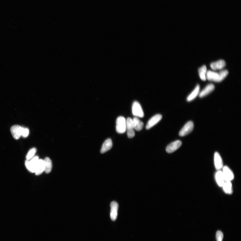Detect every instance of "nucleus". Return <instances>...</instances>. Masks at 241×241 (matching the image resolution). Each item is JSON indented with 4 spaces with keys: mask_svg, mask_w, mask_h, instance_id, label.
Returning a JSON list of instances; mask_svg holds the SVG:
<instances>
[{
    "mask_svg": "<svg viewBox=\"0 0 241 241\" xmlns=\"http://www.w3.org/2000/svg\"><path fill=\"white\" fill-rule=\"evenodd\" d=\"M116 130L117 133L123 134L126 130V120L123 117L120 116L116 121Z\"/></svg>",
    "mask_w": 241,
    "mask_h": 241,
    "instance_id": "f257e3e1",
    "label": "nucleus"
},
{
    "mask_svg": "<svg viewBox=\"0 0 241 241\" xmlns=\"http://www.w3.org/2000/svg\"><path fill=\"white\" fill-rule=\"evenodd\" d=\"M39 160V157L37 156L33 157L30 160H26L25 162L26 169L30 172L35 173Z\"/></svg>",
    "mask_w": 241,
    "mask_h": 241,
    "instance_id": "f03ea898",
    "label": "nucleus"
},
{
    "mask_svg": "<svg viewBox=\"0 0 241 241\" xmlns=\"http://www.w3.org/2000/svg\"><path fill=\"white\" fill-rule=\"evenodd\" d=\"M132 112L133 115L136 117L143 118L144 116L141 106L138 102H134L132 107Z\"/></svg>",
    "mask_w": 241,
    "mask_h": 241,
    "instance_id": "7ed1b4c3",
    "label": "nucleus"
},
{
    "mask_svg": "<svg viewBox=\"0 0 241 241\" xmlns=\"http://www.w3.org/2000/svg\"><path fill=\"white\" fill-rule=\"evenodd\" d=\"M134 129L133 126L132 119L128 118L126 120V130L127 135L129 138H133L135 135Z\"/></svg>",
    "mask_w": 241,
    "mask_h": 241,
    "instance_id": "20e7f679",
    "label": "nucleus"
},
{
    "mask_svg": "<svg viewBox=\"0 0 241 241\" xmlns=\"http://www.w3.org/2000/svg\"><path fill=\"white\" fill-rule=\"evenodd\" d=\"M194 128V123L192 121L187 122L180 130L179 132L180 136H186L191 132Z\"/></svg>",
    "mask_w": 241,
    "mask_h": 241,
    "instance_id": "39448f33",
    "label": "nucleus"
},
{
    "mask_svg": "<svg viewBox=\"0 0 241 241\" xmlns=\"http://www.w3.org/2000/svg\"><path fill=\"white\" fill-rule=\"evenodd\" d=\"M222 172L225 181L231 182L234 179V175L232 171L227 166L223 167Z\"/></svg>",
    "mask_w": 241,
    "mask_h": 241,
    "instance_id": "423d86ee",
    "label": "nucleus"
},
{
    "mask_svg": "<svg viewBox=\"0 0 241 241\" xmlns=\"http://www.w3.org/2000/svg\"><path fill=\"white\" fill-rule=\"evenodd\" d=\"M182 142L180 141L176 140L169 144L166 147V152L169 153H172L176 151L182 145Z\"/></svg>",
    "mask_w": 241,
    "mask_h": 241,
    "instance_id": "0eeeda50",
    "label": "nucleus"
},
{
    "mask_svg": "<svg viewBox=\"0 0 241 241\" xmlns=\"http://www.w3.org/2000/svg\"><path fill=\"white\" fill-rule=\"evenodd\" d=\"M162 116L160 114H157L152 117L147 122L146 128L148 130L159 123L162 119Z\"/></svg>",
    "mask_w": 241,
    "mask_h": 241,
    "instance_id": "6e6552de",
    "label": "nucleus"
},
{
    "mask_svg": "<svg viewBox=\"0 0 241 241\" xmlns=\"http://www.w3.org/2000/svg\"><path fill=\"white\" fill-rule=\"evenodd\" d=\"M110 217L112 220L115 221L116 220L118 215V204L115 201H113L110 204Z\"/></svg>",
    "mask_w": 241,
    "mask_h": 241,
    "instance_id": "1a4fd4ad",
    "label": "nucleus"
},
{
    "mask_svg": "<svg viewBox=\"0 0 241 241\" xmlns=\"http://www.w3.org/2000/svg\"><path fill=\"white\" fill-rule=\"evenodd\" d=\"M23 127L18 125H15L12 127L11 131L12 135L16 139H18L22 136Z\"/></svg>",
    "mask_w": 241,
    "mask_h": 241,
    "instance_id": "9d476101",
    "label": "nucleus"
},
{
    "mask_svg": "<svg viewBox=\"0 0 241 241\" xmlns=\"http://www.w3.org/2000/svg\"><path fill=\"white\" fill-rule=\"evenodd\" d=\"M214 163L215 169L217 170H221L223 167V162L222 157L218 152H215L214 155Z\"/></svg>",
    "mask_w": 241,
    "mask_h": 241,
    "instance_id": "9b49d317",
    "label": "nucleus"
},
{
    "mask_svg": "<svg viewBox=\"0 0 241 241\" xmlns=\"http://www.w3.org/2000/svg\"><path fill=\"white\" fill-rule=\"evenodd\" d=\"M206 79L211 81L216 82H221L219 73L209 70L206 73Z\"/></svg>",
    "mask_w": 241,
    "mask_h": 241,
    "instance_id": "f8f14e48",
    "label": "nucleus"
},
{
    "mask_svg": "<svg viewBox=\"0 0 241 241\" xmlns=\"http://www.w3.org/2000/svg\"><path fill=\"white\" fill-rule=\"evenodd\" d=\"M226 65L225 62L223 60H221L211 63L210 67L212 69L215 70L222 69Z\"/></svg>",
    "mask_w": 241,
    "mask_h": 241,
    "instance_id": "ddd939ff",
    "label": "nucleus"
},
{
    "mask_svg": "<svg viewBox=\"0 0 241 241\" xmlns=\"http://www.w3.org/2000/svg\"><path fill=\"white\" fill-rule=\"evenodd\" d=\"M215 177L218 185L220 187H222L225 182V180L222 170H217L215 174Z\"/></svg>",
    "mask_w": 241,
    "mask_h": 241,
    "instance_id": "4468645a",
    "label": "nucleus"
},
{
    "mask_svg": "<svg viewBox=\"0 0 241 241\" xmlns=\"http://www.w3.org/2000/svg\"><path fill=\"white\" fill-rule=\"evenodd\" d=\"M45 170V163L44 160L42 159L39 160L36 169V175L38 176L41 175Z\"/></svg>",
    "mask_w": 241,
    "mask_h": 241,
    "instance_id": "2eb2a0df",
    "label": "nucleus"
},
{
    "mask_svg": "<svg viewBox=\"0 0 241 241\" xmlns=\"http://www.w3.org/2000/svg\"><path fill=\"white\" fill-rule=\"evenodd\" d=\"M214 88H215V86L212 84H210L208 85L199 93L200 98H203V97L208 95L213 91Z\"/></svg>",
    "mask_w": 241,
    "mask_h": 241,
    "instance_id": "dca6fc26",
    "label": "nucleus"
},
{
    "mask_svg": "<svg viewBox=\"0 0 241 241\" xmlns=\"http://www.w3.org/2000/svg\"><path fill=\"white\" fill-rule=\"evenodd\" d=\"M113 146V143L111 139L109 138L107 139L103 144L100 153H105L108 151L112 148Z\"/></svg>",
    "mask_w": 241,
    "mask_h": 241,
    "instance_id": "f3484780",
    "label": "nucleus"
},
{
    "mask_svg": "<svg viewBox=\"0 0 241 241\" xmlns=\"http://www.w3.org/2000/svg\"><path fill=\"white\" fill-rule=\"evenodd\" d=\"M134 129L137 131H140L143 128V123L137 117H135L132 119Z\"/></svg>",
    "mask_w": 241,
    "mask_h": 241,
    "instance_id": "a211bd4d",
    "label": "nucleus"
},
{
    "mask_svg": "<svg viewBox=\"0 0 241 241\" xmlns=\"http://www.w3.org/2000/svg\"><path fill=\"white\" fill-rule=\"evenodd\" d=\"M222 187L224 192L226 194L230 195L232 193V184L231 182L225 181Z\"/></svg>",
    "mask_w": 241,
    "mask_h": 241,
    "instance_id": "6ab92c4d",
    "label": "nucleus"
},
{
    "mask_svg": "<svg viewBox=\"0 0 241 241\" xmlns=\"http://www.w3.org/2000/svg\"><path fill=\"white\" fill-rule=\"evenodd\" d=\"M45 163L44 172L46 173L51 172L52 169V164L51 160L49 157H46L44 160Z\"/></svg>",
    "mask_w": 241,
    "mask_h": 241,
    "instance_id": "aec40b11",
    "label": "nucleus"
},
{
    "mask_svg": "<svg viewBox=\"0 0 241 241\" xmlns=\"http://www.w3.org/2000/svg\"><path fill=\"white\" fill-rule=\"evenodd\" d=\"M200 91V86L199 85H197L196 88L194 89L191 93L187 97V101L190 102L195 99L198 95Z\"/></svg>",
    "mask_w": 241,
    "mask_h": 241,
    "instance_id": "412c9836",
    "label": "nucleus"
},
{
    "mask_svg": "<svg viewBox=\"0 0 241 241\" xmlns=\"http://www.w3.org/2000/svg\"><path fill=\"white\" fill-rule=\"evenodd\" d=\"M207 68L205 65H203L199 69V73L200 78L203 81L206 79Z\"/></svg>",
    "mask_w": 241,
    "mask_h": 241,
    "instance_id": "4be33fe9",
    "label": "nucleus"
},
{
    "mask_svg": "<svg viewBox=\"0 0 241 241\" xmlns=\"http://www.w3.org/2000/svg\"><path fill=\"white\" fill-rule=\"evenodd\" d=\"M36 152L37 149L35 148H33L30 149L26 156V160H30L32 159L34 156Z\"/></svg>",
    "mask_w": 241,
    "mask_h": 241,
    "instance_id": "5701e85b",
    "label": "nucleus"
},
{
    "mask_svg": "<svg viewBox=\"0 0 241 241\" xmlns=\"http://www.w3.org/2000/svg\"><path fill=\"white\" fill-rule=\"evenodd\" d=\"M219 73L220 76V80L221 82H222L226 78L228 75L229 72L227 70H222V71L219 72Z\"/></svg>",
    "mask_w": 241,
    "mask_h": 241,
    "instance_id": "b1692460",
    "label": "nucleus"
},
{
    "mask_svg": "<svg viewBox=\"0 0 241 241\" xmlns=\"http://www.w3.org/2000/svg\"><path fill=\"white\" fill-rule=\"evenodd\" d=\"M223 238V233L220 231H217L216 234V239L217 241H222Z\"/></svg>",
    "mask_w": 241,
    "mask_h": 241,
    "instance_id": "393cba45",
    "label": "nucleus"
},
{
    "mask_svg": "<svg viewBox=\"0 0 241 241\" xmlns=\"http://www.w3.org/2000/svg\"><path fill=\"white\" fill-rule=\"evenodd\" d=\"M29 130L28 129L26 128H23L22 136L24 137H27L29 134Z\"/></svg>",
    "mask_w": 241,
    "mask_h": 241,
    "instance_id": "a878e982",
    "label": "nucleus"
}]
</instances>
